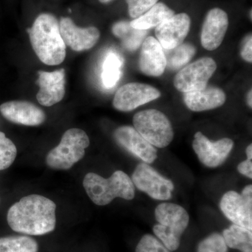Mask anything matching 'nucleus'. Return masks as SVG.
<instances>
[{
    "label": "nucleus",
    "mask_w": 252,
    "mask_h": 252,
    "mask_svg": "<svg viewBox=\"0 0 252 252\" xmlns=\"http://www.w3.org/2000/svg\"><path fill=\"white\" fill-rule=\"evenodd\" d=\"M83 185L91 200L99 206L108 205L117 198L127 200L135 198V186L130 177L122 170L114 172L107 179L89 172L84 177Z\"/></svg>",
    "instance_id": "nucleus-3"
},
{
    "label": "nucleus",
    "mask_w": 252,
    "mask_h": 252,
    "mask_svg": "<svg viewBox=\"0 0 252 252\" xmlns=\"http://www.w3.org/2000/svg\"><path fill=\"white\" fill-rule=\"evenodd\" d=\"M131 180L136 188L152 198L162 201L172 198L175 189L173 182L146 162L137 165Z\"/></svg>",
    "instance_id": "nucleus-7"
},
{
    "label": "nucleus",
    "mask_w": 252,
    "mask_h": 252,
    "mask_svg": "<svg viewBox=\"0 0 252 252\" xmlns=\"http://www.w3.org/2000/svg\"><path fill=\"white\" fill-rule=\"evenodd\" d=\"M59 26L64 44L77 52L92 49L100 37V32L97 28L78 27L70 18H61Z\"/></svg>",
    "instance_id": "nucleus-13"
},
{
    "label": "nucleus",
    "mask_w": 252,
    "mask_h": 252,
    "mask_svg": "<svg viewBox=\"0 0 252 252\" xmlns=\"http://www.w3.org/2000/svg\"><path fill=\"white\" fill-rule=\"evenodd\" d=\"M17 149L4 132H0V170L9 168L16 159Z\"/></svg>",
    "instance_id": "nucleus-26"
},
{
    "label": "nucleus",
    "mask_w": 252,
    "mask_h": 252,
    "mask_svg": "<svg viewBox=\"0 0 252 252\" xmlns=\"http://www.w3.org/2000/svg\"><path fill=\"white\" fill-rule=\"evenodd\" d=\"M192 146L200 162L205 166L215 168L224 163L233 150L234 142L230 138L212 142L201 132H197Z\"/></svg>",
    "instance_id": "nucleus-10"
},
{
    "label": "nucleus",
    "mask_w": 252,
    "mask_h": 252,
    "mask_svg": "<svg viewBox=\"0 0 252 252\" xmlns=\"http://www.w3.org/2000/svg\"><path fill=\"white\" fill-rule=\"evenodd\" d=\"M165 51L153 36H149L142 43L139 59L141 72L150 77H160L166 68Z\"/></svg>",
    "instance_id": "nucleus-18"
},
{
    "label": "nucleus",
    "mask_w": 252,
    "mask_h": 252,
    "mask_svg": "<svg viewBox=\"0 0 252 252\" xmlns=\"http://www.w3.org/2000/svg\"><path fill=\"white\" fill-rule=\"evenodd\" d=\"M220 210L233 224L252 230V186H246L241 194L229 190L222 196Z\"/></svg>",
    "instance_id": "nucleus-8"
},
{
    "label": "nucleus",
    "mask_w": 252,
    "mask_h": 252,
    "mask_svg": "<svg viewBox=\"0 0 252 252\" xmlns=\"http://www.w3.org/2000/svg\"><path fill=\"white\" fill-rule=\"evenodd\" d=\"M114 140L120 147L147 164L153 163L158 158L157 149L147 142L132 126L118 127L114 132Z\"/></svg>",
    "instance_id": "nucleus-12"
},
{
    "label": "nucleus",
    "mask_w": 252,
    "mask_h": 252,
    "mask_svg": "<svg viewBox=\"0 0 252 252\" xmlns=\"http://www.w3.org/2000/svg\"><path fill=\"white\" fill-rule=\"evenodd\" d=\"M250 18H251L252 19V10L250 11Z\"/></svg>",
    "instance_id": "nucleus-35"
},
{
    "label": "nucleus",
    "mask_w": 252,
    "mask_h": 252,
    "mask_svg": "<svg viewBox=\"0 0 252 252\" xmlns=\"http://www.w3.org/2000/svg\"><path fill=\"white\" fill-rule=\"evenodd\" d=\"M252 34H248L244 41L242 46L241 54L242 58L247 62H252Z\"/></svg>",
    "instance_id": "nucleus-30"
},
{
    "label": "nucleus",
    "mask_w": 252,
    "mask_h": 252,
    "mask_svg": "<svg viewBox=\"0 0 252 252\" xmlns=\"http://www.w3.org/2000/svg\"><path fill=\"white\" fill-rule=\"evenodd\" d=\"M56 204L50 199L43 195H28L10 207L8 224L23 234H47L56 228Z\"/></svg>",
    "instance_id": "nucleus-1"
},
{
    "label": "nucleus",
    "mask_w": 252,
    "mask_h": 252,
    "mask_svg": "<svg viewBox=\"0 0 252 252\" xmlns=\"http://www.w3.org/2000/svg\"><path fill=\"white\" fill-rule=\"evenodd\" d=\"M132 122L135 130L154 147L165 148L173 140L171 122L160 111H141L136 113Z\"/></svg>",
    "instance_id": "nucleus-6"
},
{
    "label": "nucleus",
    "mask_w": 252,
    "mask_h": 252,
    "mask_svg": "<svg viewBox=\"0 0 252 252\" xmlns=\"http://www.w3.org/2000/svg\"><path fill=\"white\" fill-rule=\"evenodd\" d=\"M252 91L250 90L249 91L248 96H247V101H248V104L249 107L252 108Z\"/></svg>",
    "instance_id": "nucleus-32"
},
{
    "label": "nucleus",
    "mask_w": 252,
    "mask_h": 252,
    "mask_svg": "<svg viewBox=\"0 0 252 252\" xmlns=\"http://www.w3.org/2000/svg\"><path fill=\"white\" fill-rule=\"evenodd\" d=\"M195 53V47L188 43L182 44L175 49L166 50V67L174 70L180 69L191 60Z\"/></svg>",
    "instance_id": "nucleus-24"
},
{
    "label": "nucleus",
    "mask_w": 252,
    "mask_h": 252,
    "mask_svg": "<svg viewBox=\"0 0 252 252\" xmlns=\"http://www.w3.org/2000/svg\"><path fill=\"white\" fill-rule=\"evenodd\" d=\"M30 40L34 52L41 62L48 65H59L66 57V45L59 22L51 14L37 16L29 30Z\"/></svg>",
    "instance_id": "nucleus-2"
},
{
    "label": "nucleus",
    "mask_w": 252,
    "mask_h": 252,
    "mask_svg": "<svg viewBox=\"0 0 252 252\" xmlns=\"http://www.w3.org/2000/svg\"><path fill=\"white\" fill-rule=\"evenodd\" d=\"M227 247L241 252H252V232L240 225L232 224L222 234Z\"/></svg>",
    "instance_id": "nucleus-22"
},
{
    "label": "nucleus",
    "mask_w": 252,
    "mask_h": 252,
    "mask_svg": "<svg viewBox=\"0 0 252 252\" xmlns=\"http://www.w3.org/2000/svg\"><path fill=\"white\" fill-rule=\"evenodd\" d=\"M160 91L150 85L129 83L120 88L113 99L114 108L128 112L160 97Z\"/></svg>",
    "instance_id": "nucleus-11"
},
{
    "label": "nucleus",
    "mask_w": 252,
    "mask_h": 252,
    "mask_svg": "<svg viewBox=\"0 0 252 252\" xmlns=\"http://www.w3.org/2000/svg\"><path fill=\"white\" fill-rule=\"evenodd\" d=\"M39 246L31 237L8 236L0 238V252H37Z\"/></svg>",
    "instance_id": "nucleus-23"
},
{
    "label": "nucleus",
    "mask_w": 252,
    "mask_h": 252,
    "mask_svg": "<svg viewBox=\"0 0 252 252\" xmlns=\"http://www.w3.org/2000/svg\"><path fill=\"white\" fill-rule=\"evenodd\" d=\"M190 26V18L188 14H175L156 28L157 40L165 50L175 49L183 44Z\"/></svg>",
    "instance_id": "nucleus-14"
},
{
    "label": "nucleus",
    "mask_w": 252,
    "mask_h": 252,
    "mask_svg": "<svg viewBox=\"0 0 252 252\" xmlns=\"http://www.w3.org/2000/svg\"><path fill=\"white\" fill-rule=\"evenodd\" d=\"M175 15V11L162 2H158L140 17L130 21L132 28L142 31L157 28Z\"/></svg>",
    "instance_id": "nucleus-20"
},
{
    "label": "nucleus",
    "mask_w": 252,
    "mask_h": 252,
    "mask_svg": "<svg viewBox=\"0 0 252 252\" xmlns=\"http://www.w3.org/2000/svg\"><path fill=\"white\" fill-rule=\"evenodd\" d=\"M131 18H137L149 11L158 0H126Z\"/></svg>",
    "instance_id": "nucleus-29"
},
{
    "label": "nucleus",
    "mask_w": 252,
    "mask_h": 252,
    "mask_svg": "<svg viewBox=\"0 0 252 252\" xmlns=\"http://www.w3.org/2000/svg\"><path fill=\"white\" fill-rule=\"evenodd\" d=\"M36 84L39 86L36 99L39 103L51 107L59 103L65 94V71L64 69L54 72H38Z\"/></svg>",
    "instance_id": "nucleus-15"
},
{
    "label": "nucleus",
    "mask_w": 252,
    "mask_h": 252,
    "mask_svg": "<svg viewBox=\"0 0 252 252\" xmlns=\"http://www.w3.org/2000/svg\"><path fill=\"white\" fill-rule=\"evenodd\" d=\"M122 61L117 54L111 53L106 58L103 64L102 79L104 86L112 88L117 85L120 79Z\"/></svg>",
    "instance_id": "nucleus-25"
},
{
    "label": "nucleus",
    "mask_w": 252,
    "mask_h": 252,
    "mask_svg": "<svg viewBox=\"0 0 252 252\" xmlns=\"http://www.w3.org/2000/svg\"><path fill=\"white\" fill-rule=\"evenodd\" d=\"M90 145L89 136L79 128L69 129L63 134L57 147L46 157V165L58 170H67L83 158Z\"/></svg>",
    "instance_id": "nucleus-5"
},
{
    "label": "nucleus",
    "mask_w": 252,
    "mask_h": 252,
    "mask_svg": "<svg viewBox=\"0 0 252 252\" xmlns=\"http://www.w3.org/2000/svg\"><path fill=\"white\" fill-rule=\"evenodd\" d=\"M217 63L210 57H204L190 63L176 74L174 86L177 91L187 93L202 90L217 69Z\"/></svg>",
    "instance_id": "nucleus-9"
},
{
    "label": "nucleus",
    "mask_w": 252,
    "mask_h": 252,
    "mask_svg": "<svg viewBox=\"0 0 252 252\" xmlns=\"http://www.w3.org/2000/svg\"><path fill=\"white\" fill-rule=\"evenodd\" d=\"M112 31L114 35L121 39L124 47L130 51L138 49L147 34V31L132 28L129 21H119L115 23Z\"/></svg>",
    "instance_id": "nucleus-21"
},
{
    "label": "nucleus",
    "mask_w": 252,
    "mask_h": 252,
    "mask_svg": "<svg viewBox=\"0 0 252 252\" xmlns=\"http://www.w3.org/2000/svg\"><path fill=\"white\" fill-rule=\"evenodd\" d=\"M99 2L102 3V4H107V3L110 2L113 0H99Z\"/></svg>",
    "instance_id": "nucleus-34"
},
{
    "label": "nucleus",
    "mask_w": 252,
    "mask_h": 252,
    "mask_svg": "<svg viewBox=\"0 0 252 252\" xmlns=\"http://www.w3.org/2000/svg\"><path fill=\"white\" fill-rule=\"evenodd\" d=\"M135 252H171L156 237L144 235L136 247Z\"/></svg>",
    "instance_id": "nucleus-28"
},
{
    "label": "nucleus",
    "mask_w": 252,
    "mask_h": 252,
    "mask_svg": "<svg viewBox=\"0 0 252 252\" xmlns=\"http://www.w3.org/2000/svg\"><path fill=\"white\" fill-rule=\"evenodd\" d=\"M228 15L223 10L215 8L205 16L201 32V44L204 49L214 51L223 42L228 28Z\"/></svg>",
    "instance_id": "nucleus-16"
},
{
    "label": "nucleus",
    "mask_w": 252,
    "mask_h": 252,
    "mask_svg": "<svg viewBox=\"0 0 252 252\" xmlns=\"http://www.w3.org/2000/svg\"><path fill=\"white\" fill-rule=\"evenodd\" d=\"M154 215L158 222L153 228L154 234L170 252L176 251L189 225L188 212L177 204L162 203L156 207Z\"/></svg>",
    "instance_id": "nucleus-4"
},
{
    "label": "nucleus",
    "mask_w": 252,
    "mask_h": 252,
    "mask_svg": "<svg viewBox=\"0 0 252 252\" xmlns=\"http://www.w3.org/2000/svg\"><path fill=\"white\" fill-rule=\"evenodd\" d=\"M226 100V95L222 89L214 86H206L202 90L185 93L184 101L193 112H200L221 107Z\"/></svg>",
    "instance_id": "nucleus-19"
},
{
    "label": "nucleus",
    "mask_w": 252,
    "mask_h": 252,
    "mask_svg": "<svg viewBox=\"0 0 252 252\" xmlns=\"http://www.w3.org/2000/svg\"><path fill=\"white\" fill-rule=\"evenodd\" d=\"M246 155L248 159H252V145L250 144L246 149Z\"/></svg>",
    "instance_id": "nucleus-33"
},
{
    "label": "nucleus",
    "mask_w": 252,
    "mask_h": 252,
    "mask_svg": "<svg viewBox=\"0 0 252 252\" xmlns=\"http://www.w3.org/2000/svg\"><path fill=\"white\" fill-rule=\"evenodd\" d=\"M0 113L9 122L28 126L41 125L46 114L35 104L26 101H10L0 105Z\"/></svg>",
    "instance_id": "nucleus-17"
},
{
    "label": "nucleus",
    "mask_w": 252,
    "mask_h": 252,
    "mask_svg": "<svg viewBox=\"0 0 252 252\" xmlns=\"http://www.w3.org/2000/svg\"><path fill=\"white\" fill-rule=\"evenodd\" d=\"M238 171L248 178L252 179V159H247L240 162L238 166Z\"/></svg>",
    "instance_id": "nucleus-31"
},
{
    "label": "nucleus",
    "mask_w": 252,
    "mask_h": 252,
    "mask_svg": "<svg viewBox=\"0 0 252 252\" xmlns=\"http://www.w3.org/2000/svg\"><path fill=\"white\" fill-rule=\"evenodd\" d=\"M228 248L222 235L213 233L199 243L197 252H228Z\"/></svg>",
    "instance_id": "nucleus-27"
}]
</instances>
